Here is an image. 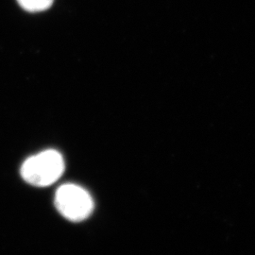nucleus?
I'll return each mask as SVG.
<instances>
[{"instance_id":"nucleus-1","label":"nucleus","mask_w":255,"mask_h":255,"mask_svg":"<svg viewBox=\"0 0 255 255\" xmlns=\"http://www.w3.org/2000/svg\"><path fill=\"white\" fill-rule=\"evenodd\" d=\"M64 170L62 155L54 149H48L26 160L21 167V175L32 185L47 186L58 181Z\"/></svg>"},{"instance_id":"nucleus-2","label":"nucleus","mask_w":255,"mask_h":255,"mask_svg":"<svg viewBox=\"0 0 255 255\" xmlns=\"http://www.w3.org/2000/svg\"><path fill=\"white\" fill-rule=\"evenodd\" d=\"M55 204L65 219L82 221L91 215L94 203L91 196L81 186L64 184L55 196Z\"/></svg>"},{"instance_id":"nucleus-3","label":"nucleus","mask_w":255,"mask_h":255,"mask_svg":"<svg viewBox=\"0 0 255 255\" xmlns=\"http://www.w3.org/2000/svg\"><path fill=\"white\" fill-rule=\"evenodd\" d=\"M19 5L29 12H38L49 9L54 0H17Z\"/></svg>"}]
</instances>
